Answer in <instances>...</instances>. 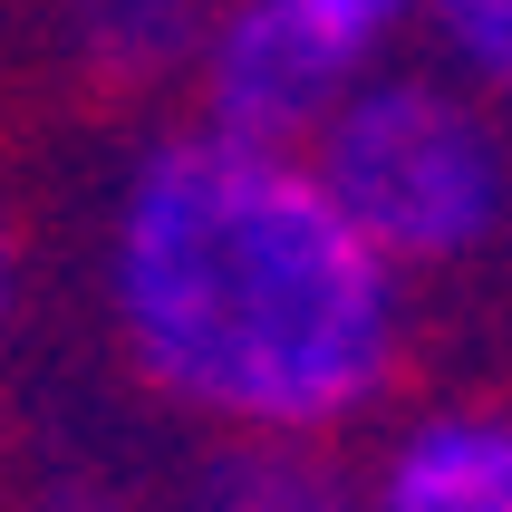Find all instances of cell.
<instances>
[{
  "label": "cell",
  "mask_w": 512,
  "mask_h": 512,
  "mask_svg": "<svg viewBox=\"0 0 512 512\" xmlns=\"http://www.w3.org/2000/svg\"><path fill=\"white\" fill-rule=\"evenodd\" d=\"M368 10H377V20H387V29H397V39H406V29H416V20H426V10H435V0H368Z\"/></svg>",
  "instance_id": "8"
},
{
  "label": "cell",
  "mask_w": 512,
  "mask_h": 512,
  "mask_svg": "<svg viewBox=\"0 0 512 512\" xmlns=\"http://www.w3.org/2000/svg\"><path fill=\"white\" fill-rule=\"evenodd\" d=\"M300 155L406 281L484 271L512 242V126L445 58L435 68L377 58L319 116V136Z\"/></svg>",
  "instance_id": "2"
},
{
  "label": "cell",
  "mask_w": 512,
  "mask_h": 512,
  "mask_svg": "<svg viewBox=\"0 0 512 512\" xmlns=\"http://www.w3.org/2000/svg\"><path fill=\"white\" fill-rule=\"evenodd\" d=\"M58 20H68L87 68L145 87V78L194 68V39H203V20H213V0H58Z\"/></svg>",
  "instance_id": "5"
},
{
  "label": "cell",
  "mask_w": 512,
  "mask_h": 512,
  "mask_svg": "<svg viewBox=\"0 0 512 512\" xmlns=\"http://www.w3.org/2000/svg\"><path fill=\"white\" fill-rule=\"evenodd\" d=\"M97 281L126 377L232 445H339L397 397L416 348V281L310 155L203 116L116 174Z\"/></svg>",
  "instance_id": "1"
},
{
  "label": "cell",
  "mask_w": 512,
  "mask_h": 512,
  "mask_svg": "<svg viewBox=\"0 0 512 512\" xmlns=\"http://www.w3.org/2000/svg\"><path fill=\"white\" fill-rule=\"evenodd\" d=\"M387 49L397 29L368 0H213L194 39V116L252 145H310Z\"/></svg>",
  "instance_id": "3"
},
{
  "label": "cell",
  "mask_w": 512,
  "mask_h": 512,
  "mask_svg": "<svg viewBox=\"0 0 512 512\" xmlns=\"http://www.w3.org/2000/svg\"><path fill=\"white\" fill-rule=\"evenodd\" d=\"M368 503L387 512H512V406H416L368 455Z\"/></svg>",
  "instance_id": "4"
},
{
  "label": "cell",
  "mask_w": 512,
  "mask_h": 512,
  "mask_svg": "<svg viewBox=\"0 0 512 512\" xmlns=\"http://www.w3.org/2000/svg\"><path fill=\"white\" fill-rule=\"evenodd\" d=\"M426 29H435V58L512 116V0H435Z\"/></svg>",
  "instance_id": "6"
},
{
  "label": "cell",
  "mask_w": 512,
  "mask_h": 512,
  "mask_svg": "<svg viewBox=\"0 0 512 512\" xmlns=\"http://www.w3.org/2000/svg\"><path fill=\"white\" fill-rule=\"evenodd\" d=\"M10 300H20V242H10V213H0V329H10Z\"/></svg>",
  "instance_id": "7"
}]
</instances>
